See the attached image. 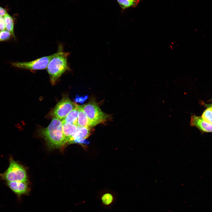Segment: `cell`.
<instances>
[{"mask_svg":"<svg viewBox=\"0 0 212 212\" xmlns=\"http://www.w3.org/2000/svg\"><path fill=\"white\" fill-rule=\"evenodd\" d=\"M69 54L64 51L62 44L59 45L57 52L53 54L46 68L52 85L56 83L63 73L70 70L67 62Z\"/></svg>","mask_w":212,"mask_h":212,"instance_id":"6da1fadb","label":"cell"},{"mask_svg":"<svg viewBox=\"0 0 212 212\" xmlns=\"http://www.w3.org/2000/svg\"><path fill=\"white\" fill-rule=\"evenodd\" d=\"M41 134L50 148H59L64 144L62 122L57 118L53 117L48 127L41 130Z\"/></svg>","mask_w":212,"mask_h":212,"instance_id":"7a4b0ae2","label":"cell"},{"mask_svg":"<svg viewBox=\"0 0 212 212\" xmlns=\"http://www.w3.org/2000/svg\"><path fill=\"white\" fill-rule=\"evenodd\" d=\"M9 163L6 170L4 173H0L1 178L6 182L27 181V175L24 168L11 157L9 158Z\"/></svg>","mask_w":212,"mask_h":212,"instance_id":"3957f363","label":"cell"},{"mask_svg":"<svg viewBox=\"0 0 212 212\" xmlns=\"http://www.w3.org/2000/svg\"><path fill=\"white\" fill-rule=\"evenodd\" d=\"M82 108L87 117L90 127L103 122L109 117V115L103 112L94 101H89L82 106Z\"/></svg>","mask_w":212,"mask_h":212,"instance_id":"277c9868","label":"cell"},{"mask_svg":"<svg viewBox=\"0 0 212 212\" xmlns=\"http://www.w3.org/2000/svg\"><path fill=\"white\" fill-rule=\"evenodd\" d=\"M78 105L67 97H64L56 105L52 112V115L53 117L62 121Z\"/></svg>","mask_w":212,"mask_h":212,"instance_id":"5b68a950","label":"cell"},{"mask_svg":"<svg viewBox=\"0 0 212 212\" xmlns=\"http://www.w3.org/2000/svg\"><path fill=\"white\" fill-rule=\"evenodd\" d=\"M53 56V54L29 62H15L12 64L16 67L32 71L43 69L47 68Z\"/></svg>","mask_w":212,"mask_h":212,"instance_id":"8992f818","label":"cell"},{"mask_svg":"<svg viewBox=\"0 0 212 212\" xmlns=\"http://www.w3.org/2000/svg\"><path fill=\"white\" fill-rule=\"evenodd\" d=\"M8 187L17 196L19 199L21 196L27 195L29 188L27 181L6 182Z\"/></svg>","mask_w":212,"mask_h":212,"instance_id":"52a82bcc","label":"cell"},{"mask_svg":"<svg viewBox=\"0 0 212 212\" xmlns=\"http://www.w3.org/2000/svg\"><path fill=\"white\" fill-rule=\"evenodd\" d=\"M190 125L205 132H212V124L204 120L202 117L194 115L191 116Z\"/></svg>","mask_w":212,"mask_h":212,"instance_id":"ba28073f","label":"cell"},{"mask_svg":"<svg viewBox=\"0 0 212 212\" xmlns=\"http://www.w3.org/2000/svg\"><path fill=\"white\" fill-rule=\"evenodd\" d=\"M90 133V127L77 126L71 142L83 144L85 142V139L89 136Z\"/></svg>","mask_w":212,"mask_h":212,"instance_id":"9c48e42d","label":"cell"},{"mask_svg":"<svg viewBox=\"0 0 212 212\" xmlns=\"http://www.w3.org/2000/svg\"><path fill=\"white\" fill-rule=\"evenodd\" d=\"M62 131L64 143L72 142V137L76 131L77 126L68 122L62 123Z\"/></svg>","mask_w":212,"mask_h":212,"instance_id":"30bf717a","label":"cell"},{"mask_svg":"<svg viewBox=\"0 0 212 212\" xmlns=\"http://www.w3.org/2000/svg\"><path fill=\"white\" fill-rule=\"evenodd\" d=\"M102 205L106 208H110L115 203L116 198L112 194L110 193H104L100 197Z\"/></svg>","mask_w":212,"mask_h":212,"instance_id":"8fae6325","label":"cell"},{"mask_svg":"<svg viewBox=\"0 0 212 212\" xmlns=\"http://www.w3.org/2000/svg\"><path fill=\"white\" fill-rule=\"evenodd\" d=\"M78 114L77 125V126L90 127L87 117L84 112L82 106H78Z\"/></svg>","mask_w":212,"mask_h":212,"instance_id":"7c38bea8","label":"cell"},{"mask_svg":"<svg viewBox=\"0 0 212 212\" xmlns=\"http://www.w3.org/2000/svg\"><path fill=\"white\" fill-rule=\"evenodd\" d=\"M78 106L71 111L62 121V123L68 122L77 125L78 114Z\"/></svg>","mask_w":212,"mask_h":212,"instance_id":"4fadbf2b","label":"cell"},{"mask_svg":"<svg viewBox=\"0 0 212 212\" xmlns=\"http://www.w3.org/2000/svg\"><path fill=\"white\" fill-rule=\"evenodd\" d=\"M6 29L10 32L12 35L15 37L14 32V21L12 17L7 14L4 16Z\"/></svg>","mask_w":212,"mask_h":212,"instance_id":"5bb4252c","label":"cell"},{"mask_svg":"<svg viewBox=\"0 0 212 212\" xmlns=\"http://www.w3.org/2000/svg\"><path fill=\"white\" fill-rule=\"evenodd\" d=\"M120 7L123 10L134 6L139 2L138 0H117Z\"/></svg>","mask_w":212,"mask_h":212,"instance_id":"9a60e30c","label":"cell"},{"mask_svg":"<svg viewBox=\"0 0 212 212\" xmlns=\"http://www.w3.org/2000/svg\"><path fill=\"white\" fill-rule=\"evenodd\" d=\"M202 117L206 122L212 124V107L206 110L203 112Z\"/></svg>","mask_w":212,"mask_h":212,"instance_id":"2e32d148","label":"cell"},{"mask_svg":"<svg viewBox=\"0 0 212 212\" xmlns=\"http://www.w3.org/2000/svg\"><path fill=\"white\" fill-rule=\"evenodd\" d=\"M11 35V33L8 31L4 30L1 31L0 32V41H4L9 39Z\"/></svg>","mask_w":212,"mask_h":212,"instance_id":"e0dca14e","label":"cell"},{"mask_svg":"<svg viewBox=\"0 0 212 212\" xmlns=\"http://www.w3.org/2000/svg\"><path fill=\"white\" fill-rule=\"evenodd\" d=\"M6 28L3 16H0V31L4 30Z\"/></svg>","mask_w":212,"mask_h":212,"instance_id":"ac0fdd59","label":"cell"},{"mask_svg":"<svg viewBox=\"0 0 212 212\" xmlns=\"http://www.w3.org/2000/svg\"><path fill=\"white\" fill-rule=\"evenodd\" d=\"M7 14V11L5 9L0 7V16L4 17Z\"/></svg>","mask_w":212,"mask_h":212,"instance_id":"d6986e66","label":"cell"}]
</instances>
